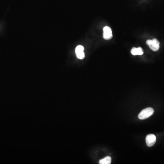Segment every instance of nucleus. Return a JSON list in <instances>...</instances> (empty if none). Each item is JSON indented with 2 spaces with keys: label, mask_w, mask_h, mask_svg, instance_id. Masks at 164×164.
I'll return each instance as SVG.
<instances>
[{
  "label": "nucleus",
  "mask_w": 164,
  "mask_h": 164,
  "mask_svg": "<svg viewBox=\"0 0 164 164\" xmlns=\"http://www.w3.org/2000/svg\"><path fill=\"white\" fill-rule=\"evenodd\" d=\"M154 113V109L152 108L149 107L142 110L138 115V118L140 119H146L151 116Z\"/></svg>",
  "instance_id": "1"
},
{
  "label": "nucleus",
  "mask_w": 164,
  "mask_h": 164,
  "mask_svg": "<svg viewBox=\"0 0 164 164\" xmlns=\"http://www.w3.org/2000/svg\"><path fill=\"white\" fill-rule=\"evenodd\" d=\"M146 44L149 46L152 51H157L160 48V42L157 39L154 38L152 40H148Z\"/></svg>",
  "instance_id": "2"
},
{
  "label": "nucleus",
  "mask_w": 164,
  "mask_h": 164,
  "mask_svg": "<svg viewBox=\"0 0 164 164\" xmlns=\"http://www.w3.org/2000/svg\"><path fill=\"white\" fill-rule=\"evenodd\" d=\"M146 143L149 147H152L156 142V137L153 134H150L146 137Z\"/></svg>",
  "instance_id": "3"
},
{
  "label": "nucleus",
  "mask_w": 164,
  "mask_h": 164,
  "mask_svg": "<svg viewBox=\"0 0 164 164\" xmlns=\"http://www.w3.org/2000/svg\"><path fill=\"white\" fill-rule=\"evenodd\" d=\"M84 47L82 45H79L76 47L75 49L77 57L80 59H83L85 58L84 53Z\"/></svg>",
  "instance_id": "4"
},
{
  "label": "nucleus",
  "mask_w": 164,
  "mask_h": 164,
  "mask_svg": "<svg viewBox=\"0 0 164 164\" xmlns=\"http://www.w3.org/2000/svg\"><path fill=\"white\" fill-rule=\"evenodd\" d=\"M104 34H103V38L105 40H109L112 38L113 37L112 35V30L109 27L106 26L104 28Z\"/></svg>",
  "instance_id": "5"
},
{
  "label": "nucleus",
  "mask_w": 164,
  "mask_h": 164,
  "mask_svg": "<svg viewBox=\"0 0 164 164\" xmlns=\"http://www.w3.org/2000/svg\"><path fill=\"white\" fill-rule=\"evenodd\" d=\"M131 53L133 55H141L144 53L143 49L141 47L133 48L131 50Z\"/></svg>",
  "instance_id": "6"
},
{
  "label": "nucleus",
  "mask_w": 164,
  "mask_h": 164,
  "mask_svg": "<svg viewBox=\"0 0 164 164\" xmlns=\"http://www.w3.org/2000/svg\"><path fill=\"white\" fill-rule=\"evenodd\" d=\"M111 162V158L110 156H107L104 159H102L99 161L100 164H110Z\"/></svg>",
  "instance_id": "7"
}]
</instances>
